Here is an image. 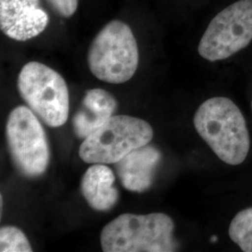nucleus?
<instances>
[{
  "instance_id": "obj_2",
  "label": "nucleus",
  "mask_w": 252,
  "mask_h": 252,
  "mask_svg": "<svg viewBox=\"0 0 252 252\" xmlns=\"http://www.w3.org/2000/svg\"><path fill=\"white\" fill-rule=\"evenodd\" d=\"M175 223L163 213L135 215L126 213L110 221L101 232L105 252H172Z\"/></svg>"
},
{
  "instance_id": "obj_10",
  "label": "nucleus",
  "mask_w": 252,
  "mask_h": 252,
  "mask_svg": "<svg viewBox=\"0 0 252 252\" xmlns=\"http://www.w3.org/2000/svg\"><path fill=\"white\" fill-rule=\"evenodd\" d=\"M117 107V100L107 91H86L81 108L72 119L73 130L76 136L85 139L114 116Z\"/></svg>"
},
{
  "instance_id": "obj_8",
  "label": "nucleus",
  "mask_w": 252,
  "mask_h": 252,
  "mask_svg": "<svg viewBox=\"0 0 252 252\" xmlns=\"http://www.w3.org/2000/svg\"><path fill=\"white\" fill-rule=\"evenodd\" d=\"M49 15L39 0H0V28L9 38L27 41L41 34Z\"/></svg>"
},
{
  "instance_id": "obj_3",
  "label": "nucleus",
  "mask_w": 252,
  "mask_h": 252,
  "mask_svg": "<svg viewBox=\"0 0 252 252\" xmlns=\"http://www.w3.org/2000/svg\"><path fill=\"white\" fill-rule=\"evenodd\" d=\"M87 62L92 74L100 81L121 84L132 79L139 62L132 29L119 20L109 22L92 41Z\"/></svg>"
},
{
  "instance_id": "obj_5",
  "label": "nucleus",
  "mask_w": 252,
  "mask_h": 252,
  "mask_svg": "<svg viewBox=\"0 0 252 252\" xmlns=\"http://www.w3.org/2000/svg\"><path fill=\"white\" fill-rule=\"evenodd\" d=\"M153 137V127L144 120L114 115L83 140L79 154L87 163H116Z\"/></svg>"
},
{
  "instance_id": "obj_9",
  "label": "nucleus",
  "mask_w": 252,
  "mask_h": 252,
  "mask_svg": "<svg viewBox=\"0 0 252 252\" xmlns=\"http://www.w3.org/2000/svg\"><path fill=\"white\" fill-rule=\"evenodd\" d=\"M162 160V153L147 144L128 153L115 163L118 178L125 189L143 192L153 185L154 175Z\"/></svg>"
},
{
  "instance_id": "obj_15",
  "label": "nucleus",
  "mask_w": 252,
  "mask_h": 252,
  "mask_svg": "<svg viewBox=\"0 0 252 252\" xmlns=\"http://www.w3.org/2000/svg\"></svg>"
},
{
  "instance_id": "obj_1",
  "label": "nucleus",
  "mask_w": 252,
  "mask_h": 252,
  "mask_svg": "<svg viewBox=\"0 0 252 252\" xmlns=\"http://www.w3.org/2000/svg\"><path fill=\"white\" fill-rule=\"evenodd\" d=\"M193 125L219 159L230 165L246 160L251 139L246 121L239 108L226 97L205 101L195 112Z\"/></svg>"
},
{
  "instance_id": "obj_12",
  "label": "nucleus",
  "mask_w": 252,
  "mask_h": 252,
  "mask_svg": "<svg viewBox=\"0 0 252 252\" xmlns=\"http://www.w3.org/2000/svg\"><path fill=\"white\" fill-rule=\"evenodd\" d=\"M229 236L244 252H252V207L237 213L229 226Z\"/></svg>"
},
{
  "instance_id": "obj_13",
  "label": "nucleus",
  "mask_w": 252,
  "mask_h": 252,
  "mask_svg": "<svg viewBox=\"0 0 252 252\" xmlns=\"http://www.w3.org/2000/svg\"><path fill=\"white\" fill-rule=\"evenodd\" d=\"M33 251L26 234L14 226H2L0 229V252H31Z\"/></svg>"
},
{
  "instance_id": "obj_14",
  "label": "nucleus",
  "mask_w": 252,
  "mask_h": 252,
  "mask_svg": "<svg viewBox=\"0 0 252 252\" xmlns=\"http://www.w3.org/2000/svg\"><path fill=\"white\" fill-rule=\"evenodd\" d=\"M54 10L63 18H69L76 12L79 0H48Z\"/></svg>"
},
{
  "instance_id": "obj_4",
  "label": "nucleus",
  "mask_w": 252,
  "mask_h": 252,
  "mask_svg": "<svg viewBox=\"0 0 252 252\" xmlns=\"http://www.w3.org/2000/svg\"><path fill=\"white\" fill-rule=\"evenodd\" d=\"M17 88L37 117L50 127L63 126L69 115V93L63 77L44 63L29 62L19 73Z\"/></svg>"
},
{
  "instance_id": "obj_7",
  "label": "nucleus",
  "mask_w": 252,
  "mask_h": 252,
  "mask_svg": "<svg viewBox=\"0 0 252 252\" xmlns=\"http://www.w3.org/2000/svg\"><path fill=\"white\" fill-rule=\"evenodd\" d=\"M252 40V0H239L218 13L198 45L201 57L210 62L224 60Z\"/></svg>"
},
{
  "instance_id": "obj_6",
  "label": "nucleus",
  "mask_w": 252,
  "mask_h": 252,
  "mask_svg": "<svg viewBox=\"0 0 252 252\" xmlns=\"http://www.w3.org/2000/svg\"><path fill=\"white\" fill-rule=\"evenodd\" d=\"M6 139L11 161L22 176L36 179L45 174L51 158L49 142L40 122L28 107L11 110Z\"/></svg>"
},
{
  "instance_id": "obj_11",
  "label": "nucleus",
  "mask_w": 252,
  "mask_h": 252,
  "mask_svg": "<svg viewBox=\"0 0 252 252\" xmlns=\"http://www.w3.org/2000/svg\"><path fill=\"white\" fill-rule=\"evenodd\" d=\"M114 183L115 176L109 167L103 163H94L81 179V194L92 209L109 211L119 200V190Z\"/></svg>"
}]
</instances>
